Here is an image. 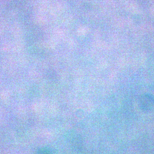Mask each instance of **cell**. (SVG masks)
Here are the masks:
<instances>
[{
  "instance_id": "6da1fadb",
  "label": "cell",
  "mask_w": 154,
  "mask_h": 154,
  "mask_svg": "<svg viewBox=\"0 0 154 154\" xmlns=\"http://www.w3.org/2000/svg\"><path fill=\"white\" fill-rule=\"evenodd\" d=\"M36 154H53L51 151L48 149H43L40 150Z\"/></svg>"
}]
</instances>
